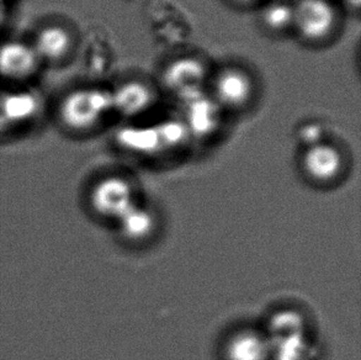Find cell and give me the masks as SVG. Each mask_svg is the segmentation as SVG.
<instances>
[{
    "label": "cell",
    "mask_w": 361,
    "mask_h": 360,
    "mask_svg": "<svg viewBox=\"0 0 361 360\" xmlns=\"http://www.w3.org/2000/svg\"><path fill=\"white\" fill-rule=\"evenodd\" d=\"M237 1H240V3H250V1H253V0H237Z\"/></svg>",
    "instance_id": "ac0fdd59"
},
{
    "label": "cell",
    "mask_w": 361,
    "mask_h": 360,
    "mask_svg": "<svg viewBox=\"0 0 361 360\" xmlns=\"http://www.w3.org/2000/svg\"><path fill=\"white\" fill-rule=\"evenodd\" d=\"M263 20L269 29L280 31L293 24V8L286 3H271L263 13Z\"/></svg>",
    "instance_id": "5bb4252c"
},
{
    "label": "cell",
    "mask_w": 361,
    "mask_h": 360,
    "mask_svg": "<svg viewBox=\"0 0 361 360\" xmlns=\"http://www.w3.org/2000/svg\"><path fill=\"white\" fill-rule=\"evenodd\" d=\"M216 95L226 107H240L252 94V82L247 74L237 69H227L217 77Z\"/></svg>",
    "instance_id": "8fae6325"
},
{
    "label": "cell",
    "mask_w": 361,
    "mask_h": 360,
    "mask_svg": "<svg viewBox=\"0 0 361 360\" xmlns=\"http://www.w3.org/2000/svg\"><path fill=\"white\" fill-rule=\"evenodd\" d=\"M113 110L122 116L140 115L151 107L153 92L141 82H127L111 92Z\"/></svg>",
    "instance_id": "9c48e42d"
},
{
    "label": "cell",
    "mask_w": 361,
    "mask_h": 360,
    "mask_svg": "<svg viewBox=\"0 0 361 360\" xmlns=\"http://www.w3.org/2000/svg\"><path fill=\"white\" fill-rule=\"evenodd\" d=\"M4 114L10 128L31 121L41 109V100L34 90H4Z\"/></svg>",
    "instance_id": "30bf717a"
},
{
    "label": "cell",
    "mask_w": 361,
    "mask_h": 360,
    "mask_svg": "<svg viewBox=\"0 0 361 360\" xmlns=\"http://www.w3.org/2000/svg\"><path fill=\"white\" fill-rule=\"evenodd\" d=\"M337 20L336 9L328 0H298L293 8V25L305 39L326 37Z\"/></svg>",
    "instance_id": "3957f363"
},
{
    "label": "cell",
    "mask_w": 361,
    "mask_h": 360,
    "mask_svg": "<svg viewBox=\"0 0 361 360\" xmlns=\"http://www.w3.org/2000/svg\"><path fill=\"white\" fill-rule=\"evenodd\" d=\"M3 100H4V90L0 89V133L9 131V124L5 119L4 105H3Z\"/></svg>",
    "instance_id": "9a60e30c"
},
{
    "label": "cell",
    "mask_w": 361,
    "mask_h": 360,
    "mask_svg": "<svg viewBox=\"0 0 361 360\" xmlns=\"http://www.w3.org/2000/svg\"><path fill=\"white\" fill-rule=\"evenodd\" d=\"M72 46V37L68 31L59 26H46L36 35L32 47L39 61H59L68 54Z\"/></svg>",
    "instance_id": "7c38bea8"
},
{
    "label": "cell",
    "mask_w": 361,
    "mask_h": 360,
    "mask_svg": "<svg viewBox=\"0 0 361 360\" xmlns=\"http://www.w3.org/2000/svg\"><path fill=\"white\" fill-rule=\"evenodd\" d=\"M185 107L186 128L196 135H209L220 122V112L215 102L206 97L204 92L181 99Z\"/></svg>",
    "instance_id": "8992f818"
},
{
    "label": "cell",
    "mask_w": 361,
    "mask_h": 360,
    "mask_svg": "<svg viewBox=\"0 0 361 360\" xmlns=\"http://www.w3.org/2000/svg\"><path fill=\"white\" fill-rule=\"evenodd\" d=\"M342 156L336 147L314 143L303 156V168L316 181L328 183L336 179L342 169Z\"/></svg>",
    "instance_id": "52a82bcc"
},
{
    "label": "cell",
    "mask_w": 361,
    "mask_h": 360,
    "mask_svg": "<svg viewBox=\"0 0 361 360\" xmlns=\"http://www.w3.org/2000/svg\"><path fill=\"white\" fill-rule=\"evenodd\" d=\"M349 1H350V3H352L353 5H355V6H357V5H359V1H360V0H349Z\"/></svg>",
    "instance_id": "e0dca14e"
},
{
    "label": "cell",
    "mask_w": 361,
    "mask_h": 360,
    "mask_svg": "<svg viewBox=\"0 0 361 360\" xmlns=\"http://www.w3.org/2000/svg\"><path fill=\"white\" fill-rule=\"evenodd\" d=\"M271 344L267 336L254 330H243L231 337L226 344L227 360H269Z\"/></svg>",
    "instance_id": "ba28073f"
},
{
    "label": "cell",
    "mask_w": 361,
    "mask_h": 360,
    "mask_svg": "<svg viewBox=\"0 0 361 360\" xmlns=\"http://www.w3.org/2000/svg\"><path fill=\"white\" fill-rule=\"evenodd\" d=\"M113 112L111 92L103 89H77L69 92L59 105L64 126L74 131H87Z\"/></svg>",
    "instance_id": "6da1fadb"
},
{
    "label": "cell",
    "mask_w": 361,
    "mask_h": 360,
    "mask_svg": "<svg viewBox=\"0 0 361 360\" xmlns=\"http://www.w3.org/2000/svg\"><path fill=\"white\" fill-rule=\"evenodd\" d=\"M32 44L23 41H5L0 44V76L10 80H24L34 76L39 66Z\"/></svg>",
    "instance_id": "277c9868"
},
{
    "label": "cell",
    "mask_w": 361,
    "mask_h": 360,
    "mask_svg": "<svg viewBox=\"0 0 361 360\" xmlns=\"http://www.w3.org/2000/svg\"><path fill=\"white\" fill-rule=\"evenodd\" d=\"M121 222V229L130 239H143L151 234L154 222L149 211L133 206L130 211L118 220Z\"/></svg>",
    "instance_id": "4fadbf2b"
},
{
    "label": "cell",
    "mask_w": 361,
    "mask_h": 360,
    "mask_svg": "<svg viewBox=\"0 0 361 360\" xmlns=\"http://www.w3.org/2000/svg\"><path fill=\"white\" fill-rule=\"evenodd\" d=\"M5 20V4L4 0H0V28Z\"/></svg>",
    "instance_id": "2e32d148"
},
{
    "label": "cell",
    "mask_w": 361,
    "mask_h": 360,
    "mask_svg": "<svg viewBox=\"0 0 361 360\" xmlns=\"http://www.w3.org/2000/svg\"><path fill=\"white\" fill-rule=\"evenodd\" d=\"M131 184L121 176H106L94 185L89 201L94 211L106 219H121L135 206Z\"/></svg>",
    "instance_id": "7a4b0ae2"
},
{
    "label": "cell",
    "mask_w": 361,
    "mask_h": 360,
    "mask_svg": "<svg viewBox=\"0 0 361 360\" xmlns=\"http://www.w3.org/2000/svg\"><path fill=\"white\" fill-rule=\"evenodd\" d=\"M206 69L200 61L195 59H180L166 67L163 79L166 88L176 92L180 99L202 92Z\"/></svg>",
    "instance_id": "5b68a950"
}]
</instances>
